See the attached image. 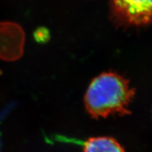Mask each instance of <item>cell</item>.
<instances>
[{"label": "cell", "mask_w": 152, "mask_h": 152, "mask_svg": "<svg viewBox=\"0 0 152 152\" xmlns=\"http://www.w3.org/2000/svg\"><path fill=\"white\" fill-rule=\"evenodd\" d=\"M135 96V89L129 80L114 72H103L94 77L84 96V104L93 118H107L110 115H129Z\"/></svg>", "instance_id": "obj_1"}, {"label": "cell", "mask_w": 152, "mask_h": 152, "mask_svg": "<svg viewBox=\"0 0 152 152\" xmlns=\"http://www.w3.org/2000/svg\"><path fill=\"white\" fill-rule=\"evenodd\" d=\"M112 18L122 26H143L151 21V0H110Z\"/></svg>", "instance_id": "obj_2"}, {"label": "cell", "mask_w": 152, "mask_h": 152, "mask_svg": "<svg viewBox=\"0 0 152 152\" xmlns=\"http://www.w3.org/2000/svg\"><path fill=\"white\" fill-rule=\"evenodd\" d=\"M25 34L22 27L12 22H0V59L13 61L23 53Z\"/></svg>", "instance_id": "obj_3"}, {"label": "cell", "mask_w": 152, "mask_h": 152, "mask_svg": "<svg viewBox=\"0 0 152 152\" xmlns=\"http://www.w3.org/2000/svg\"><path fill=\"white\" fill-rule=\"evenodd\" d=\"M84 152H125L123 147L112 137H90L84 142Z\"/></svg>", "instance_id": "obj_4"}, {"label": "cell", "mask_w": 152, "mask_h": 152, "mask_svg": "<svg viewBox=\"0 0 152 152\" xmlns=\"http://www.w3.org/2000/svg\"><path fill=\"white\" fill-rule=\"evenodd\" d=\"M35 39L37 41H45L49 37V33L46 28H39V29L36 31L34 34Z\"/></svg>", "instance_id": "obj_5"}]
</instances>
